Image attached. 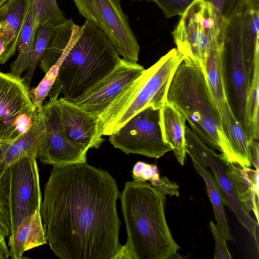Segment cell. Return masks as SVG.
Returning a JSON list of instances; mask_svg holds the SVG:
<instances>
[{"label": "cell", "mask_w": 259, "mask_h": 259, "mask_svg": "<svg viewBox=\"0 0 259 259\" xmlns=\"http://www.w3.org/2000/svg\"><path fill=\"white\" fill-rule=\"evenodd\" d=\"M32 0H10L0 9V30L4 51L0 64H5L16 53Z\"/></svg>", "instance_id": "obj_17"}, {"label": "cell", "mask_w": 259, "mask_h": 259, "mask_svg": "<svg viewBox=\"0 0 259 259\" xmlns=\"http://www.w3.org/2000/svg\"><path fill=\"white\" fill-rule=\"evenodd\" d=\"M212 6L217 14L228 22L234 12L245 0H205Z\"/></svg>", "instance_id": "obj_33"}, {"label": "cell", "mask_w": 259, "mask_h": 259, "mask_svg": "<svg viewBox=\"0 0 259 259\" xmlns=\"http://www.w3.org/2000/svg\"><path fill=\"white\" fill-rule=\"evenodd\" d=\"M80 29V26L71 18L56 25L51 39L38 64L44 72L46 73L55 64Z\"/></svg>", "instance_id": "obj_24"}, {"label": "cell", "mask_w": 259, "mask_h": 259, "mask_svg": "<svg viewBox=\"0 0 259 259\" xmlns=\"http://www.w3.org/2000/svg\"><path fill=\"white\" fill-rule=\"evenodd\" d=\"M186 120L170 103L166 102L159 109V122L164 141L172 149L179 163L184 165L186 156Z\"/></svg>", "instance_id": "obj_19"}, {"label": "cell", "mask_w": 259, "mask_h": 259, "mask_svg": "<svg viewBox=\"0 0 259 259\" xmlns=\"http://www.w3.org/2000/svg\"><path fill=\"white\" fill-rule=\"evenodd\" d=\"M133 1H142V0H133Z\"/></svg>", "instance_id": "obj_41"}, {"label": "cell", "mask_w": 259, "mask_h": 259, "mask_svg": "<svg viewBox=\"0 0 259 259\" xmlns=\"http://www.w3.org/2000/svg\"><path fill=\"white\" fill-rule=\"evenodd\" d=\"M189 156L192 160L193 167L196 171L204 181L207 195L212 207L218 229L225 236L226 240L233 241L234 239L225 211V204L223 196L212 174L207 166L193 156Z\"/></svg>", "instance_id": "obj_23"}, {"label": "cell", "mask_w": 259, "mask_h": 259, "mask_svg": "<svg viewBox=\"0 0 259 259\" xmlns=\"http://www.w3.org/2000/svg\"><path fill=\"white\" fill-rule=\"evenodd\" d=\"M1 155H2V151H1V150L0 149V160H1Z\"/></svg>", "instance_id": "obj_40"}, {"label": "cell", "mask_w": 259, "mask_h": 259, "mask_svg": "<svg viewBox=\"0 0 259 259\" xmlns=\"http://www.w3.org/2000/svg\"><path fill=\"white\" fill-rule=\"evenodd\" d=\"M259 54L255 56L245 107L244 130L249 141L259 138Z\"/></svg>", "instance_id": "obj_26"}, {"label": "cell", "mask_w": 259, "mask_h": 259, "mask_svg": "<svg viewBox=\"0 0 259 259\" xmlns=\"http://www.w3.org/2000/svg\"><path fill=\"white\" fill-rule=\"evenodd\" d=\"M10 258L9 250L6 244L5 237L0 235V259Z\"/></svg>", "instance_id": "obj_36"}, {"label": "cell", "mask_w": 259, "mask_h": 259, "mask_svg": "<svg viewBox=\"0 0 259 259\" xmlns=\"http://www.w3.org/2000/svg\"><path fill=\"white\" fill-rule=\"evenodd\" d=\"M47 243L40 210L26 216L9 237L10 258L21 259L23 253Z\"/></svg>", "instance_id": "obj_18"}, {"label": "cell", "mask_w": 259, "mask_h": 259, "mask_svg": "<svg viewBox=\"0 0 259 259\" xmlns=\"http://www.w3.org/2000/svg\"><path fill=\"white\" fill-rule=\"evenodd\" d=\"M258 0H245L242 10V37L248 76L251 79L254 61L259 54Z\"/></svg>", "instance_id": "obj_22"}, {"label": "cell", "mask_w": 259, "mask_h": 259, "mask_svg": "<svg viewBox=\"0 0 259 259\" xmlns=\"http://www.w3.org/2000/svg\"><path fill=\"white\" fill-rule=\"evenodd\" d=\"M209 229L214 239V259H231L232 257L226 244V239L212 221L209 224Z\"/></svg>", "instance_id": "obj_34"}, {"label": "cell", "mask_w": 259, "mask_h": 259, "mask_svg": "<svg viewBox=\"0 0 259 259\" xmlns=\"http://www.w3.org/2000/svg\"><path fill=\"white\" fill-rule=\"evenodd\" d=\"M77 36H75L70 41L61 56L46 73L42 79L35 88L29 90V97L35 107L38 109L43 105V102L48 96L57 77L59 70L70 47L75 41Z\"/></svg>", "instance_id": "obj_28"}, {"label": "cell", "mask_w": 259, "mask_h": 259, "mask_svg": "<svg viewBox=\"0 0 259 259\" xmlns=\"http://www.w3.org/2000/svg\"><path fill=\"white\" fill-rule=\"evenodd\" d=\"M38 25L34 18L32 5L20 34L18 56L10 65L9 72L11 73L21 76L29 69L32 60Z\"/></svg>", "instance_id": "obj_25"}, {"label": "cell", "mask_w": 259, "mask_h": 259, "mask_svg": "<svg viewBox=\"0 0 259 259\" xmlns=\"http://www.w3.org/2000/svg\"><path fill=\"white\" fill-rule=\"evenodd\" d=\"M63 123L68 140L81 150L100 147L104 141L99 118L68 101L59 98Z\"/></svg>", "instance_id": "obj_15"}, {"label": "cell", "mask_w": 259, "mask_h": 259, "mask_svg": "<svg viewBox=\"0 0 259 259\" xmlns=\"http://www.w3.org/2000/svg\"><path fill=\"white\" fill-rule=\"evenodd\" d=\"M155 2L167 18L181 16L195 0H147Z\"/></svg>", "instance_id": "obj_32"}, {"label": "cell", "mask_w": 259, "mask_h": 259, "mask_svg": "<svg viewBox=\"0 0 259 259\" xmlns=\"http://www.w3.org/2000/svg\"><path fill=\"white\" fill-rule=\"evenodd\" d=\"M181 16L172 32L177 49L202 68L210 49L226 36L228 22L205 0H195Z\"/></svg>", "instance_id": "obj_6"}, {"label": "cell", "mask_w": 259, "mask_h": 259, "mask_svg": "<svg viewBox=\"0 0 259 259\" xmlns=\"http://www.w3.org/2000/svg\"><path fill=\"white\" fill-rule=\"evenodd\" d=\"M166 102L185 117L191 130L208 147L219 150L228 163L241 166L222 128L202 68L184 58L169 84Z\"/></svg>", "instance_id": "obj_3"}, {"label": "cell", "mask_w": 259, "mask_h": 259, "mask_svg": "<svg viewBox=\"0 0 259 259\" xmlns=\"http://www.w3.org/2000/svg\"><path fill=\"white\" fill-rule=\"evenodd\" d=\"M137 63L120 58L113 70L73 102L100 118L144 73Z\"/></svg>", "instance_id": "obj_12"}, {"label": "cell", "mask_w": 259, "mask_h": 259, "mask_svg": "<svg viewBox=\"0 0 259 259\" xmlns=\"http://www.w3.org/2000/svg\"><path fill=\"white\" fill-rule=\"evenodd\" d=\"M1 135H2V133H1V130L0 128V141H1Z\"/></svg>", "instance_id": "obj_39"}, {"label": "cell", "mask_w": 259, "mask_h": 259, "mask_svg": "<svg viewBox=\"0 0 259 259\" xmlns=\"http://www.w3.org/2000/svg\"><path fill=\"white\" fill-rule=\"evenodd\" d=\"M132 177L134 180L149 181L150 184L155 188L161 184L163 178L160 177L157 165L143 161H138L134 165L132 170Z\"/></svg>", "instance_id": "obj_31"}, {"label": "cell", "mask_w": 259, "mask_h": 259, "mask_svg": "<svg viewBox=\"0 0 259 259\" xmlns=\"http://www.w3.org/2000/svg\"><path fill=\"white\" fill-rule=\"evenodd\" d=\"M41 202L36 157H23L0 171V235H13L25 217L40 210Z\"/></svg>", "instance_id": "obj_5"}, {"label": "cell", "mask_w": 259, "mask_h": 259, "mask_svg": "<svg viewBox=\"0 0 259 259\" xmlns=\"http://www.w3.org/2000/svg\"><path fill=\"white\" fill-rule=\"evenodd\" d=\"M59 95L50 92L49 101L38 109L42 130L37 158L44 164L61 168L86 162L88 151L68 140L62 121Z\"/></svg>", "instance_id": "obj_8"}, {"label": "cell", "mask_w": 259, "mask_h": 259, "mask_svg": "<svg viewBox=\"0 0 259 259\" xmlns=\"http://www.w3.org/2000/svg\"><path fill=\"white\" fill-rule=\"evenodd\" d=\"M249 161L255 169H259V144L258 140L252 139L248 145Z\"/></svg>", "instance_id": "obj_35"}, {"label": "cell", "mask_w": 259, "mask_h": 259, "mask_svg": "<svg viewBox=\"0 0 259 259\" xmlns=\"http://www.w3.org/2000/svg\"><path fill=\"white\" fill-rule=\"evenodd\" d=\"M56 25L51 22L39 24L35 36L33 57L30 66L23 77L26 85L29 88L37 66L42 58L53 35Z\"/></svg>", "instance_id": "obj_29"}, {"label": "cell", "mask_w": 259, "mask_h": 259, "mask_svg": "<svg viewBox=\"0 0 259 259\" xmlns=\"http://www.w3.org/2000/svg\"><path fill=\"white\" fill-rule=\"evenodd\" d=\"M10 0H0V9L4 6Z\"/></svg>", "instance_id": "obj_38"}, {"label": "cell", "mask_w": 259, "mask_h": 259, "mask_svg": "<svg viewBox=\"0 0 259 259\" xmlns=\"http://www.w3.org/2000/svg\"><path fill=\"white\" fill-rule=\"evenodd\" d=\"M186 153L210 168L223 196L225 205L234 213L239 224L254 239L257 250V229L258 222L254 220L238 199L232 181L227 172L228 163L206 145L188 126H186Z\"/></svg>", "instance_id": "obj_11"}, {"label": "cell", "mask_w": 259, "mask_h": 259, "mask_svg": "<svg viewBox=\"0 0 259 259\" xmlns=\"http://www.w3.org/2000/svg\"><path fill=\"white\" fill-rule=\"evenodd\" d=\"M127 233L117 259L178 258L165 214L166 195L146 181L126 182L119 197Z\"/></svg>", "instance_id": "obj_2"}, {"label": "cell", "mask_w": 259, "mask_h": 259, "mask_svg": "<svg viewBox=\"0 0 259 259\" xmlns=\"http://www.w3.org/2000/svg\"><path fill=\"white\" fill-rule=\"evenodd\" d=\"M4 51V42L1 31L0 30V59Z\"/></svg>", "instance_id": "obj_37"}, {"label": "cell", "mask_w": 259, "mask_h": 259, "mask_svg": "<svg viewBox=\"0 0 259 259\" xmlns=\"http://www.w3.org/2000/svg\"><path fill=\"white\" fill-rule=\"evenodd\" d=\"M79 13L107 36L119 56L137 62L140 47L120 0H73Z\"/></svg>", "instance_id": "obj_7"}, {"label": "cell", "mask_w": 259, "mask_h": 259, "mask_svg": "<svg viewBox=\"0 0 259 259\" xmlns=\"http://www.w3.org/2000/svg\"><path fill=\"white\" fill-rule=\"evenodd\" d=\"M229 128L228 139L231 148L242 167H250L248 145L250 141L232 108L229 110Z\"/></svg>", "instance_id": "obj_27"}, {"label": "cell", "mask_w": 259, "mask_h": 259, "mask_svg": "<svg viewBox=\"0 0 259 259\" xmlns=\"http://www.w3.org/2000/svg\"><path fill=\"white\" fill-rule=\"evenodd\" d=\"M226 36L210 49L202 70L208 88L218 111L222 128L227 139L229 133V110L231 107L227 91L225 53Z\"/></svg>", "instance_id": "obj_16"}, {"label": "cell", "mask_w": 259, "mask_h": 259, "mask_svg": "<svg viewBox=\"0 0 259 259\" xmlns=\"http://www.w3.org/2000/svg\"><path fill=\"white\" fill-rule=\"evenodd\" d=\"M109 136L113 146L126 154L159 158L172 151L162 136L159 109L151 107L137 113Z\"/></svg>", "instance_id": "obj_10"}, {"label": "cell", "mask_w": 259, "mask_h": 259, "mask_svg": "<svg viewBox=\"0 0 259 259\" xmlns=\"http://www.w3.org/2000/svg\"><path fill=\"white\" fill-rule=\"evenodd\" d=\"M259 169L242 167L228 163L227 172L233 183L236 196L245 209L252 212L258 222Z\"/></svg>", "instance_id": "obj_20"}, {"label": "cell", "mask_w": 259, "mask_h": 259, "mask_svg": "<svg viewBox=\"0 0 259 259\" xmlns=\"http://www.w3.org/2000/svg\"><path fill=\"white\" fill-rule=\"evenodd\" d=\"M183 59V55L174 48L151 66L149 77L134 101L116 120L112 133L142 110L148 107L160 109L163 106L172 78Z\"/></svg>", "instance_id": "obj_13"}, {"label": "cell", "mask_w": 259, "mask_h": 259, "mask_svg": "<svg viewBox=\"0 0 259 259\" xmlns=\"http://www.w3.org/2000/svg\"><path fill=\"white\" fill-rule=\"evenodd\" d=\"M23 78L0 71V146L9 144L35 122L38 109Z\"/></svg>", "instance_id": "obj_9"}, {"label": "cell", "mask_w": 259, "mask_h": 259, "mask_svg": "<svg viewBox=\"0 0 259 259\" xmlns=\"http://www.w3.org/2000/svg\"><path fill=\"white\" fill-rule=\"evenodd\" d=\"M242 6L239 7L229 20L226 38V45L229 48L231 82L238 119L244 128L245 102L250 79L247 72L242 37Z\"/></svg>", "instance_id": "obj_14"}, {"label": "cell", "mask_w": 259, "mask_h": 259, "mask_svg": "<svg viewBox=\"0 0 259 259\" xmlns=\"http://www.w3.org/2000/svg\"><path fill=\"white\" fill-rule=\"evenodd\" d=\"M120 57L106 34L85 20L70 47L51 90L73 102L109 74Z\"/></svg>", "instance_id": "obj_4"}, {"label": "cell", "mask_w": 259, "mask_h": 259, "mask_svg": "<svg viewBox=\"0 0 259 259\" xmlns=\"http://www.w3.org/2000/svg\"><path fill=\"white\" fill-rule=\"evenodd\" d=\"M42 130V122L38 110L35 122L26 132L11 143L0 146L2 151L0 171L23 157L33 156L37 158Z\"/></svg>", "instance_id": "obj_21"}, {"label": "cell", "mask_w": 259, "mask_h": 259, "mask_svg": "<svg viewBox=\"0 0 259 259\" xmlns=\"http://www.w3.org/2000/svg\"><path fill=\"white\" fill-rule=\"evenodd\" d=\"M32 8L35 20L38 24L51 22L57 25L67 19L56 0H32Z\"/></svg>", "instance_id": "obj_30"}, {"label": "cell", "mask_w": 259, "mask_h": 259, "mask_svg": "<svg viewBox=\"0 0 259 259\" xmlns=\"http://www.w3.org/2000/svg\"><path fill=\"white\" fill-rule=\"evenodd\" d=\"M116 183L83 162L53 167L40 213L47 241L61 259H117L122 245Z\"/></svg>", "instance_id": "obj_1"}]
</instances>
